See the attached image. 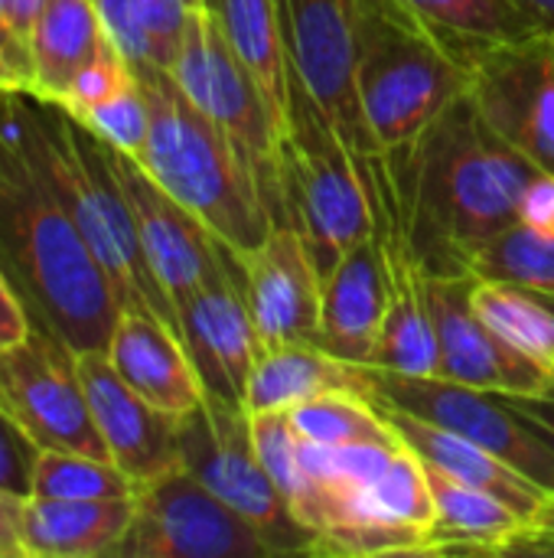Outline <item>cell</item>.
<instances>
[{
	"instance_id": "cell-43",
	"label": "cell",
	"mask_w": 554,
	"mask_h": 558,
	"mask_svg": "<svg viewBox=\"0 0 554 558\" xmlns=\"http://www.w3.org/2000/svg\"><path fill=\"white\" fill-rule=\"evenodd\" d=\"M23 504L26 497L0 490V558L20 556V520H23Z\"/></svg>"
},
{
	"instance_id": "cell-24",
	"label": "cell",
	"mask_w": 554,
	"mask_h": 558,
	"mask_svg": "<svg viewBox=\"0 0 554 558\" xmlns=\"http://www.w3.org/2000/svg\"><path fill=\"white\" fill-rule=\"evenodd\" d=\"M114 46L101 26L95 0H46L29 29L33 88L42 101H62L82 65Z\"/></svg>"
},
{
	"instance_id": "cell-13",
	"label": "cell",
	"mask_w": 554,
	"mask_h": 558,
	"mask_svg": "<svg viewBox=\"0 0 554 558\" xmlns=\"http://www.w3.org/2000/svg\"><path fill=\"white\" fill-rule=\"evenodd\" d=\"M421 288L438 337V376L503 396L552 392L554 366L509 347L480 320L473 307L477 275H421Z\"/></svg>"
},
{
	"instance_id": "cell-41",
	"label": "cell",
	"mask_w": 554,
	"mask_h": 558,
	"mask_svg": "<svg viewBox=\"0 0 554 558\" xmlns=\"http://www.w3.org/2000/svg\"><path fill=\"white\" fill-rule=\"evenodd\" d=\"M29 330H33V317H29L26 304L20 301L13 281L0 268V350L16 347Z\"/></svg>"
},
{
	"instance_id": "cell-37",
	"label": "cell",
	"mask_w": 554,
	"mask_h": 558,
	"mask_svg": "<svg viewBox=\"0 0 554 558\" xmlns=\"http://www.w3.org/2000/svg\"><path fill=\"white\" fill-rule=\"evenodd\" d=\"M39 451L42 448L29 438V432L0 405V490L29 497Z\"/></svg>"
},
{
	"instance_id": "cell-25",
	"label": "cell",
	"mask_w": 554,
	"mask_h": 558,
	"mask_svg": "<svg viewBox=\"0 0 554 558\" xmlns=\"http://www.w3.org/2000/svg\"><path fill=\"white\" fill-rule=\"evenodd\" d=\"M389 307L372 366L405 376H438V337L424 304L421 271L408 245H382Z\"/></svg>"
},
{
	"instance_id": "cell-2",
	"label": "cell",
	"mask_w": 554,
	"mask_h": 558,
	"mask_svg": "<svg viewBox=\"0 0 554 558\" xmlns=\"http://www.w3.org/2000/svg\"><path fill=\"white\" fill-rule=\"evenodd\" d=\"M0 268L36 327L75 353H104L118 294L29 157L0 134Z\"/></svg>"
},
{
	"instance_id": "cell-46",
	"label": "cell",
	"mask_w": 554,
	"mask_h": 558,
	"mask_svg": "<svg viewBox=\"0 0 554 558\" xmlns=\"http://www.w3.org/2000/svg\"><path fill=\"white\" fill-rule=\"evenodd\" d=\"M542 29L554 33V0H516Z\"/></svg>"
},
{
	"instance_id": "cell-14",
	"label": "cell",
	"mask_w": 554,
	"mask_h": 558,
	"mask_svg": "<svg viewBox=\"0 0 554 558\" xmlns=\"http://www.w3.org/2000/svg\"><path fill=\"white\" fill-rule=\"evenodd\" d=\"M176 320L202 392L245 405V389L261 347L245 291V262L232 248H225L222 265L176 304Z\"/></svg>"
},
{
	"instance_id": "cell-38",
	"label": "cell",
	"mask_w": 554,
	"mask_h": 558,
	"mask_svg": "<svg viewBox=\"0 0 554 558\" xmlns=\"http://www.w3.org/2000/svg\"><path fill=\"white\" fill-rule=\"evenodd\" d=\"M95 10L101 16V26H104L108 39L131 62V69L150 65V49H147V39H144L140 23H137L134 0H95Z\"/></svg>"
},
{
	"instance_id": "cell-42",
	"label": "cell",
	"mask_w": 554,
	"mask_h": 558,
	"mask_svg": "<svg viewBox=\"0 0 554 558\" xmlns=\"http://www.w3.org/2000/svg\"><path fill=\"white\" fill-rule=\"evenodd\" d=\"M500 399L554 448V389L549 396H503Z\"/></svg>"
},
{
	"instance_id": "cell-15",
	"label": "cell",
	"mask_w": 554,
	"mask_h": 558,
	"mask_svg": "<svg viewBox=\"0 0 554 558\" xmlns=\"http://www.w3.org/2000/svg\"><path fill=\"white\" fill-rule=\"evenodd\" d=\"M104 144V141H101ZM108 147V144H104ZM111 170L131 203L137 235L157 284L167 291L173 307L193 294L219 265L229 245H222L209 226L173 199L131 154L108 147Z\"/></svg>"
},
{
	"instance_id": "cell-28",
	"label": "cell",
	"mask_w": 554,
	"mask_h": 558,
	"mask_svg": "<svg viewBox=\"0 0 554 558\" xmlns=\"http://www.w3.org/2000/svg\"><path fill=\"white\" fill-rule=\"evenodd\" d=\"M287 415L294 432L313 445H402L379 409L356 392H327L294 405Z\"/></svg>"
},
{
	"instance_id": "cell-16",
	"label": "cell",
	"mask_w": 554,
	"mask_h": 558,
	"mask_svg": "<svg viewBox=\"0 0 554 558\" xmlns=\"http://www.w3.org/2000/svg\"><path fill=\"white\" fill-rule=\"evenodd\" d=\"M245 291L261 350L320 340L323 275L294 226H274L245 262Z\"/></svg>"
},
{
	"instance_id": "cell-10",
	"label": "cell",
	"mask_w": 554,
	"mask_h": 558,
	"mask_svg": "<svg viewBox=\"0 0 554 558\" xmlns=\"http://www.w3.org/2000/svg\"><path fill=\"white\" fill-rule=\"evenodd\" d=\"M362 376L372 405H385L470 438L554 494V448L500 399V392L473 389L444 376H405L379 366H362Z\"/></svg>"
},
{
	"instance_id": "cell-8",
	"label": "cell",
	"mask_w": 554,
	"mask_h": 558,
	"mask_svg": "<svg viewBox=\"0 0 554 558\" xmlns=\"http://www.w3.org/2000/svg\"><path fill=\"white\" fill-rule=\"evenodd\" d=\"M180 464L242 513L274 556H310L317 533L297 520L268 474L255 448L251 412L242 402L206 396L193 412L180 415Z\"/></svg>"
},
{
	"instance_id": "cell-3",
	"label": "cell",
	"mask_w": 554,
	"mask_h": 558,
	"mask_svg": "<svg viewBox=\"0 0 554 558\" xmlns=\"http://www.w3.org/2000/svg\"><path fill=\"white\" fill-rule=\"evenodd\" d=\"M134 75L150 108L147 147L134 160H140L173 199L199 216L222 245L248 262L274 222L235 147L183 95L170 69L137 65Z\"/></svg>"
},
{
	"instance_id": "cell-32",
	"label": "cell",
	"mask_w": 554,
	"mask_h": 558,
	"mask_svg": "<svg viewBox=\"0 0 554 558\" xmlns=\"http://www.w3.org/2000/svg\"><path fill=\"white\" fill-rule=\"evenodd\" d=\"M251 432H255V448H258L268 474L274 477L278 490L287 497L297 520L304 526H310L313 507H317V484L304 471L300 435L294 432L291 415L287 412H258V415H251Z\"/></svg>"
},
{
	"instance_id": "cell-12",
	"label": "cell",
	"mask_w": 554,
	"mask_h": 558,
	"mask_svg": "<svg viewBox=\"0 0 554 558\" xmlns=\"http://www.w3.org/2000/svg\"><path fill=\"white\" fill-rule=\"evenodd\" d=\"M0 405L39 448L111 461L85 396L78 353L36 324L16 347L0 350Z\"/></svg>"
},
{
	"instance_id": "cell-19",
	"label": "cell",
	"mask_w": 554,
	"mask_h": 558,
	"mask_svg": "<svg viewBox=\"0 0 554 558\" xmlns=\"http://www.w3.org/2000/svg\"><path fill=\"white\" fill-rule=\"evenodd\" d=\"M104 356L137 396L170 415H186L206 399L180 333L153 311H121Z\"/></svg>"
},
{
	"instance_id": "cell-35",
	"label": "cell",
	"mask_w": 554,
	"mask_h": 558,
	"mask_svg": "<svg viewBox=\"0 0 554 558\" xmlns=\"http://www.w3.org/2000/svg\"><path fill=\"white\" fill-rule=\"evenodd\" d=\"M134 7L140 33L150 49V65L170 69L180 52L189 13L202 7V0H134Z\"/></svg>"
},
{
	"instance_id": "cell-9",
	"label": "cell",
	"mask_w": 554,
	"mask_h": 558,
	"mask_svg": "<svg viewBox=\"0 0 554 558\" xmlns=\"http://www.w3.org/2000/svg\"><path fill=\"white\" fill-rule=\"evenodd\" d=\"M444 39L467 65V92L483 121L539 170L554 173V33Z\"/></svg>"
},
{
	"instance_id": "cell-40",
	"label": "cell",
	"mask_w": 554,
	"mask_h": 558,
	"mask_svg": "<svg viewBox=\"0 0 554 558\" xmlns=\"http://www.w3.org/2000/svg\"><path fill=\"white\" fill-rule=\"evenodd\" d=\"M519 222L554 235V173L539 170L526 190H522V199H519Z\"/></svg>"
},
{
	"instance_id": "cell-23",
	"label": "cell",
	"mask_w": 554,
	"mask_h": 558,
	"mask_svg": "<svg viewBox=\"0 0 554 558\" xmlns=\"http://www.w3.org/2000/svg\"><path fill=\"white\" fill-rule=\"evenodd\" d=\"M327 392H356L369 399L362 366H353L313 343H287L258 353L245 389V409L251 415L291 412L294 405Z\"/></svg>"
},
{
	"instance_id": "cell-47",
	"label": "cell",
	"mask_w": 554,
	"mask_h": 558,
	"mask_svg": "<svg viewBox=\"0 0 554 558\" xmlns=\"http://www.w3.org/2000/svg\"><path fill=\"white\" fill-rule=\"evenodd\" d=\"M545 301H549V304H552V311H554V294H545Z\"/></svg>"
},
{
	"instance_id": "cell-21",
	"label": "cell",
	"mask_w": 554,
	"mask_h": 558,
	"mask_svg": "<svg viewBox=\"0 0 554 558\" xmlns=\"http://www.w3.org/2000/svg\"><path fill=\"white\" fill-rule=\"evenodd\" d=\"M424 474L434 497L424 556H506L529 533V520L493 494L454 481L434 464H424Z\"/></svg>"
},
{
	"instance_id": "cell-44",
	"label": "cell",
	"mask_w": 554,
	"mask_h": 558,
	"mask_svg": "<svg viewBox=\"0 0 554 558\" xmlns=\"http://www.w3.org/2000/svg\"><path fill=\"white\" fill-rule=\"evenodd\" d=\"M513 553H539V556H552L554 553V494L539 507V513L532 517L529 533L513 546Z\"/></svg>"
},
{
	"instance_id": "cell-29",
	"label": "cell",
	"mask_w": 554,
	"mask_h": 558,
	"mask_svg": "<svg viewBox=\"0 0 554 558\" xmlns=\"http://www.w3.org/2000/svg\"><path fill=\"white\" fill-rule=\"evenodd\" d=\"M137 484L104 458L72 454L42 448L33 468L29 497H56V500H131Z\"/></svg>"
},
{
	"instance_id": "cell-34",
	"label": "cell",
	"mask_w": 554,
	"mask_h": 558,
	"mask_svg": "<svg viewBox=\"0 0 554 558\" xmlns=\"http://www.w3.org/2000/svg\"><path fill=\"white\" fill-rule=\"evenodd\" d=\"M78 124H85L98 141H104L108 147L140 157L147 147V134H150V108L144 98V88L134 75V82L127 88H121L118 95H111L108 101H98L91 108L82 111H69Z\"/></svg>"
},
{
	"instance_id": "cell-30",
	"label": "cell",
	"mask_w": 554,
	"mask_h": 558,
	"mask_svg": "<svg viewBox=\"0 0 554 558\" xmlns=\"http://www.w3.org/2000/svg\"><path fill=\"white\" fill-rule=\"evenodd\" d=\"M470 271L483 281H506L539 294H554V235L516 222L477 252Z\"/></svg>"
},
{
	"instance_id": "cell-5",
	"label": "cell",
	"mask_w": 554,
	"mask_h": 558,
	"mask_svg": "<svg viewBox=\"0 0 554 558\" xmlns=\"http://www.w3.org/2000/svg\"><path fill=\"white\" fill-rule=\"evenodd\" d=\"M287 59L336 124L362 177L372 232L402 229L392 157L376 144L356 92V0H278Z\"/></svg>"
},
{
	"instance_id": "cell-45",
	"label": "cell",
	"mask_w": 554,
	"mask_h": 558,
	"mask_svg": "<svg viewBox=\"0 0 554 558\" xmlns=\"http://www.w3.org/2000/svg\"><path fill=\"white\" fill-rule=\"evenodd\" d=\"M46 0H0V13L13 23V29H20L29 39V29L39 16Z\"/></svg>"
},
{
	"instance_id": "cell-33",
	"label": "cell",
	"mask_w": 554,
	"mask_h": 558,
	"mask_svg": "<svg viewBox=\"0 0 554 558\" xmlns=\"http://www.w3.org/2000/svg\"><path fill=\"white\" fill-rule=\"evenodd\" d=\"M310 556L379 558L424 556V530L385 520H336L313 536Z\"/></svg>"
},
{
	"instance_id": "cell-22",
	"label": "cell",
	"mask_w": 554,
	"mask_h": 558,
	"mask_svg": "<svg viewBox=\"0 0 554 558\" xmlns=\"http://www.w3.org/2000/svg\"><path fill=\"white\" fill-rule=\"evenodd\" d=\"M134 517L131 500H56L26 497L20 520L23 558L114 556Z\"/></svg>"
},
{
	"instance_id": "cell-17",
	"label": "cell",
	"mask_w": 554,
	"mask_h": 558,
	"mask_svg": "<svg viewBox=\"0 0 554 558\" xmlns=\"http://www.w3.org/2000/svg\"><path fill=\"white\" fill-rule=\"evenodd\" d=\"M78 373L108 458L134 484H147L180 468V415L137 396L104 353H78Z\"/></svg>"
},
{
	"instance_id": "cell-39",
	"label": "cell",
	"mask_w": 554,
	"mask_h": 558,
	"mask_svg": "<svg viewBox=\"0 0 554 558\" xmlns=\"http://www.w3.org/2000/svg\"><path fill=\"white\" fill-rule=\"evenodd\" d=\"M33 88V62L29 39L13 29V23L0 13V92H29Z\"/></svg>"
},
{
	"instance_id": "cell-31",
	"label": "cell",
	"mask_w": 554,
	"mask_h": 558,
	"mask_svg": "<svg viewBox=\"0 0 554 558\" xmlns=\"http://www.w3.org/2000/svg\"><path fill=\"white\" fill-rule=\"evenodd\" d=\"M441 36L457 39H516L542 26L516 0H398Z\"/></svg>"
},
{
	"instance_id": "cell-20",
	"label": "cell",
	"mask_w": 554,
	"mask_h": 558,
	"mask_svg": "<svg viewBox=\"0 0 554 558\" xmlns=\"http://www.w3.org/2000/svg\"><path fill=\"white\" fill-rule=\"evenodd\" d=\"M376 409L389 422L395 438L405 448H411L424 464H434L438 471L451 474L454 481H464L477 490L493 494L496 500L513 507L519 517H526L532 526V517L549 500V490H542L535 481H529L526 474H519L516 468H509L503 458L490 454L487 448L473 445L470 438H460L447 428L428 425L415 415H405V412H395L385 405H376Z\"/></svg>"
},
{
	"instance_id": "cell-7",
	"label": "cell",
	"mask_w": 554,
	"mask_h": 558,
	"mask_svg": "<svg viewBox=\"0 0 554 558\" xmlns=\"http://www.w3.org/2000/svg\"><path fill=\"white\" fill-rule=\"evenodd\" d=\"M170 75L183 95L229 137L274 226H291L287 209V157L284 134L235 49L206 7L189 13Z\"/></svg>"
},
{
	"instance_id": "cell-26",
	"label": "cell",
	"mask_w": 554,
	"mask_h": 558,
	"mask_svg": "<svg viewBox=\"0 0 554 558\" xmlns=\"http://www.w3.org/2000/svg\"><path fill=\"white\" fill-rule=\"evenodd\" d=\"M202 7L258 82L287 141V43L278 0H202Z\"/></svg>"
},
{
	"instance_id": "cell-11",
	"label": "cell",
	"mask_w": 554,
	"mask_h": 558,
	"mask_svg": "<svg viewBox=\"0 0 554 558\" xmlns=\"http://www.w3.org/2000/svg\"><path fill=\"white\" fill-rule=\"evenodd\" d=\"M261 533L183 464L137 484L114 558H268Z\"/></svg>"
},
{
	"instance_id": "cell-4",
	"label": "cell",
	"mask_w": 554,
	"mask_h": 558,
	"mask_svg": "<svg viewBox=\"0 0 554 558\" xmlns=\"http://www.w3.org/2000/svg\"><path fill=\"white\" fill-rule=\"evenodd\" d=\"M356 92L376 144L398 157L467 92V65L398 0H356Z\"/></svg>"
},
{
	"instance_id": "cell-18",
	"label": "cell",
	"mask_w": 554,
	"mask_h": 558,
	"mask_svg": "<svg viewBox=\"0 0 554 558\" xmlns=\"http://www.w3.org/2000/svg\"><path fill=\"white\" fill-rule=\"evenodd\" d=\"M385 307H389L385 258L372 232L369 239L343 252V258L323 278L317 347L353 366H372Z\"/></svg>"
},
{
	"instance_id": "cell-1",
	"label": "cell",
	"mask_w": 554,
	"mask_h": 558,
	"mask_svg": "<svg viewBox=\"0 0 554 558\" xmlns=\"http://www.w3.org/2000/svg\"><path fill=\"white\" fill-rule=\"evenodd\" d=\"M405 242L424 278L473 275L477 252L519 222V199L539 167L506 144L470 92L454 98L398 157Z\"/></svg>"
},
{
	"instance_id": "cell-27",
	"label": "cell",
	"mask_w": 554,
	"mask_h": 558,
	"mask_svg": "<svg viewBox=\"0 0 554 558\" xmlns=\"http://www.w3.org/2000/svg\"><path fill=\"white\" fill-rule=\"evenodd\" d=\"M473 307L480 320L509 347L554 366V311L545 294L506 281L477 278Z\"/></svg>"
},
{
	"instance_id": "cell-36",
	"label": "cell",
	"mask_w": 554,
	"mask_h": 558,
	"mask_svg": "<svg viewBox=\"0 0 554 558\" xmlns=\"http://www.w3.org/2000/svg\"><path fill=\"white\" fill-rule=\"evenodd\" d=\"M131 82H134L131 62L114 46H108L101 56H95L88 65L78 69V75L72 78V85H69V92H65V98L59 105L65 111H82V108H91L98 101H108L111 95H118Z\"/></svg>"
},
{
	"instance_id": "cell-6",
	"label": "cell",
	"mask_w": 554,
	"mask_h": 558,
	"mask_svg": "<svg viewBox=\"0 0 554 558\" xmlns=\"http://www.w3.org/2000/svg\"><path fill=\"white\" fill-rule=\"evenodd\" d=\"M287 209L320 275L372 235V206L336 124L287 59Z\"/></svg>"
}]
</instances>
